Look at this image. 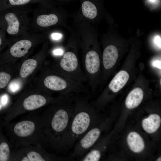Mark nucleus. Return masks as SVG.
<instances>
[{
  "instance_id": "f257e3e1",
  "label": "nucleus",
  "mask_w": 161,
  "mask_h": 161,
  "mask_svg": "<svg viewBox=\"0 0 161 161\" xmlns=\"http://www.w3.org/2000/svg\"><path fill=\"white\" fill-rule=\"evenodd\" d=\"M75 98L57 102L44 114L41 121L45 139L56 150H66L67 136Z\"/></svg>"
},
{
  "instance_id": "f03ea898",
  "label": "nucleus",
  "mask_w": 161,
  "mask_h": 161,
  "mask_svg": "<svg viewBox=\"0 0 161 161\" xmlns=\"http://www.w3.org/2000/svg\"><path fill=\"white\" fill-rule=\"evenodd\" d=\"M74 110L67 136L66 150L93 127V109L85 96L77 97L74 101Z\"/></svg>"
},
{
  "instance_id": "7ed1b4c3",
  "label": "nucleus",
  "mask_w": 161,
  "mask_h": 161,
  "mask_svg": "<svg viewBox=\"0 0 161 161\" xmlns=\"http://www.w3.org/2000/svg\"><path fill=\"white\" fill-rule=\"evenodd\" d=\"M31 10L22 7L7 8L0 11V28L4 29L6 37L13 38L30 32L32 19L29 16Z\"/></svg>"
},
{
  "instance_id": "20e7f679",
  "label": "nucleus",
  "mask_w": 161,
  "mask_h": 161,
  "mask_svg": "<svg viewBox=\"0 0 161 161\" xmlns=\"http://www.w3.org/2000/svg\"><path fill=\"white\" fill-rule=\"evenodd\" d=\"M63 55L57 64L58 73L80 83L87 82L76 54L73 51H68Z\"/></svg>"
},
{
  "instance_id": "39448f33",
  "label": "nucleus",
  "mask_w": 161,
  "mask_h": 161,
  "mask_svg": "<svg viewBox=\"0 0 161 161\" xmlns=\"http://www.w3.org/2000/svg\"><path fill=\"white\" fill-rule=\"evenodd\" d=\"M52 100L42 95L34 94L26 98L23 103V106L25 109L32 111L42 107L48 103Z\"/></svg>"
},
{
  "instance_id": "423d86ee",
  "label": "nucleus",
  "mask_w": 161,
  "mask_h": 161,
  "mask_svg": "<svg viewBox=\"0 0 161 161\" xmlns=\"http://www.w3.org/2000/svg\"><path fill=\"white\" fill-rule=\"evenodd\" d=\"M118 57V50L115 46L109 45L104 49L103 54L102 62L106 70L112 68L116 63Z\"/></svg>"
},
{
  "instance_id": "0eeeda50",
  "label": "nucleus",
  "mask_w": 161,
  "mask_h": 161,
  "mask_svg": "<svg viewBox=\"0 0 161 161\" xmlns=\"http://www.w3.org/2000/svg\"><path fill=\"white\" fill-rule=\"evenodd\" d=\"M36 126L35 123L30 120H24L17 123L13 128L16 135L21 137H27L35 131Z\"/></svg>"
},
{
  "instance_id": "6e6552de",
  "label": "nucleus",
  "mask_w": 161,
  "mask_h": 161,
  "mask_svg": "<svg viewBox=\"0 0 161 161\" xmlns=\"http://www.w3.org/2000/svg\"><path fill=\"white\" fill-rule=\"evenodd\" d=\"M129 78V74L126 71H120L110 82L109 85V88L113 92H117L124 86Z\"/></svg>"
},
{
  "instance_id": "1a4fd4ad",
  "label": "nucleus",
  "mask_w": 161,
  "mask_h": 161,
  "mask_svg": "<svg viewBox=\"0 0 161 161\" xmlns=\"http://www.w3.org/2000/svg\"><path fill=\"white\" fill-rule=\"evenodd\" d=\"M127 141L131 150L135 153H139L145 147L144 141L140 134L136 132H131L128 134Z\"/></svg>"
},
{
  "instance_id": "9d476101",
  "label": "nucleus",
  "mask_w": 161,
  "mask_h": 161,
  "mask_svg": "<svg viewBox=\"0 0 161 161\" xmlns=\"http://www.w3.org/2000/svg\"><path fill=\"white\" fill-rule=\"evenodd\" d=\"M143 97L142 89L136 88L132 90L127 97L125 104L128 109H132L137 107L141 102Z\"/></svg>"
},
{
  "instance_id": "9b49d317",
  "label": "nucleus",
  "mask_w": 161,
  "mask_h": 161,
  "mask_svg": "<svg viewBox=\"0 0 161 161\" xmlns=\"http://www.w3.org/2000/svg\"><path fill=\"white\" fill-rule=\"evenodd\" d=\"M161 120L159 115L151 114L143 120L142 126L143 129L147 133H152L155 132L159 128Z\"/></svg>"
},
{
  "instance_id": "f8f14e48",
  "label": "nucleus",
  "mask_w": 161,
  "mask_h": 161,
  "mask_svg": "<svg viewBox=\"0 0 161 161\" xmlns=\"http://www.w3.org/2000/svg\"><path fill=\"white\" fill-rule=\"evenodd\" d=\"M46 1V0H1L0 11L8 8L24 6L28 4Z\"/></svg>"
},
{
  "instance_id": "ddd939ff",
  "label": "nucleus",
  "mask_w": 161,
  "mask_h": 161,
  "mask_svg": "<svg viewBox=\"0 0 161 161\" xmlns=\"http://www.w3.org/2000/svg\"><path fill=\"white\" fill-rule=\"evenodd\" d=\"M82 13L85 17L90 19L95 18L97 14V10L95 4L89 0H85L81 4Z\"/></svg>"
},
{
  "instance_id": "4468645a",
  "label": "nucleus",
  "mask_w": 161,
  "mask_h": 161,
  "mask_svg": "<svg viewBox=\"0 0 161 161\" xmlns=\"http://www.w3.org/2000/svg\"><path fill=\"white\" fill-rule=\"evenodd\" d=\"M37 65V61L33 59H29L22 64L19 74L22 78H25L30 75L35 69Z\"/></svg>"
},
{
  "instance_id": "2eb2a0df",
  "label": "nucleus",
  "mask_w": 161,
  "mask_h": 161,
  "mask_svg": "<svg viewBox=\"0 0 161 161\" xmlns=\"http://www.w3.org/2000/svg\"><path fill=\"white\" fill-rule=\"evenodd\" d=\"M10 149L8 145L5 142L0 144V161H7L9 157Z\"/></svg>"
},
{
  "instance_id": "dca6fc26",
  "label": "nucleus",
  "mask_w": 161,
  "mask_h": 161,
  "mask_svg": "<svg viewBox=\"0 0 161 161\" xmlns=\"http://www.w3.org/2000/svg\"><path fill=\"white\" fill-rule=\"evenodd\" d=\"M11 75L5 72H0V88H4L11 79Z\"/></svg>"
},
{
  "instance_id": "f3484780",
  "label": "nucleus",
  "mask_w": 161,
  "mask_h": 161,
  "mask_svg": "<svg viewBox=\"0 0 161 161\" xmlns=\"http://www.w3.org/2000/svg\"><path fill=\"white\" fill-rule=\"evenodd\" d=\"M21 86V83L19 81L14 80L10 83L8 87L9 90L11 92H15L20 88Z\"/></svg>"
},
{
  "instance_id": "a211bd4d",
  "label": "nucleus",
  "mask_w": 161,
  "mask_h": 161,
  "mask_svg": "<svg viewBox=\"0 0 161 161\" xmlns=\"http://www.w3.org/2000/svg\"><path fill=\"white\" fill-rule=\"evenodd\" d=\"M8 41L6 37L4 29L3 28H0V48L2 44L4 42Z\"/></svg>"
},
{
  "instance_id": "6ab92c4d",
  "label": "nucleus",
  "mask_w": 161,
  "mask_h": 161,
  "mask_svg": "<svg viewBox=\"0 0 161 161\" xmlns=\"http://www.w3.org/2000/svg\"><path fill=\"white\" fill-rule=\"evenodd\" d=\"M8 96L7 94H4L2 95L0 97V102L2 106L6 105L8 100Z\"/></svg>"
},
{
  "instance_id": "aec40b11",
  "label": "nucleus",
  "mask_w": 161,
  "mask_h": 161,
  "mask_svg": "<svg viewBox=\"0 0 161 161\" xmlns=\"http://www.w3.org/2000/svg\"><path fill=\"white\" fill-rule=\"evenodd\" d=\"M62 36V34L58 33H54L51 35L52 38L53 39L55 40H57L60 39Z\"/></svg>"
},
{
  "instance_id": "412c9836",
  "label": "nucleus",
  "mask_w": 161,
  "mask_h": 161,
  "mask_svg": "<svg viewBox=\"0 0 161 161\" xmlns=\"http://www.w3.org/2000/svg\"><path fill=\"white\" fill-rule=\"evenodd\" d=\"M154 42L160 48H161V38L160 36H157L155 37Z\"/></svg>"
},
{
  "instance_id": "4be33fe9",
  "label": "nucleus",
  "mask_w": 161,
  "mask_h": 161,
  "mask_svg": "<svg viewBox=\"0 0 161 161\" xmlns=\"http://www.w3.org/2000/svg\"><path fill=\"white\" fill-rule=\"evenodd\" d=\"M153 66L154 67H157L159 69H161V61L159 60H156L153 62L152 63Z\"/></svg>"
},
{
  "instance_id": "5701e85b",
  "label": "nucleus",
  "mask_w": 161,
  "mask_h": 161,
  "mask_svg": "<svg viewBox=\"0 0 161 161\" xmlns=\"http://www.w3.org/2000/svg\"><path fill=\"white\" fill-rule=\"evenodd\" d=\"M63 50L61 49H55L53 51V53L56 55H61L63 53Z\"/></svg>"
},
{
  "instance_id": "b1692460",
  "label": "nucleus",
  "mask_w": 161,
  "mask_h": 161,
  "mask_svg": "<svg viewBox=\"0 0 161 161\" xmlns=\"http://www.w3.org/2000/svg\"><path fill=\"white\" fill-rule=\"evenodd\" d=\"M161 157H159L157 160L156 161H161Z\"/></svg>"
},
{
  "instance_id": "393cba45",
  "label": "nucleus",
  "mask_w": 161,
  "mask_h": 161,
  "mask_svg": "<svg viewBox=\"0 0 161 161\" xmlns=\"http://www.w3.org/2000/svg\"><path fill=\"white\" fill-rule=\"evenodd\" d=\"M2 108V106L1 105L0 103V111L1 110Z\"/></svg>"
},
{
  "instance_id": "a878e982",
  "label": "nucleus",
  "mask_w": 161,
  "mask_h": 161,
  "mask_svg": "<svg viewBox=\"0 0 161 161\" xmlns=\"http://www.w3.org/2000/svg\"></svg>"
}]
</instances>
